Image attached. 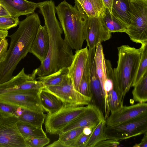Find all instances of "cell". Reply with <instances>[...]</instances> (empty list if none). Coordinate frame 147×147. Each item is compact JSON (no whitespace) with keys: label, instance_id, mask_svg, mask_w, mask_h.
Masks as SVG:
<instances>
[{"label":"cell","instance_id":"cell-21","mask_svg":"<svg viewBox=\"0 0 147 147\" xmlns=\"http://www.w3.org/2000/svg\"><path fill=\"white\" fill-rule=\"evenodd\" d=\"M39 97L42 107L48 113L56 112L64 104L57 97L44 88L40 92Z\"/></svg>","mask_w":147,"mask_h":147},{"label":"cell","instance_id":"cell-16","mask_svg":"<svg viewBox=\"0 0 147 147\" xmlns=\"http://www.w3.org/2000/svg\"><path fill=\"white\" fill-rule=\"evenodd\" d=\"M89 49L88 46L76 51L70 65L68 67V75L71 77L74 87L78 91L80 82L88 62Z\"/></svg>","mask_w":147,"mask_h":147},{"label":"cell","instance_id":"cell-24","mask_svg":"<svg viewBox=\"0 0 147 147\" xmlns=\"http://www.w3.org/2000/svg\"><path fill=\"white\" fill-rule=\"evenodd\" d=\"M46 115L44 112L24 109L18 120L39 128H42Z\"/></svg>","mask_w":147,"mask_h":147},{"label":"cell","instance_id":"cell-39","mask_svg":"<svg viewBox=\"0 0 147 147\" xmlns=\"http://www.w3.org/2000/svg\"><path fill=\"white\" fill-rule=\"evenodd\" d=\"M90 136V135H86L83 133L78 140L75 147H86Z\"/></svg>","mask_w":147,"mask_h":147},{"label":"cell","instance_id":"cell-26","mask_svg":"<svg viewBox=\"0 0 147 147\" xmlns=\"http://www.w3.org/2000/svg\"><path fill=\"white\" fill-rule=\"evenodd\" d=\"M82 7L88 18L100 17L106 9L102 0H84Z\"/></svg>","mask_w":147,"mask_h":147},{"label":"cell","instance_id":"cell-44","mask_svg":"<svg viewBox=\"0 0 147 147\" xmlns=\"http://www.w3.org/2000/svg\"><path fill=\"white\" fill-rule=\"evenodd\" d=\"M84 0H74L75 5L74 6L77 9L82 11L83 9L82 5Z\"/></svg>","mask_w":147,"mask_h":147},{"label":"cell","instance_id":"cell-28","mask_svg":"<svg viewBox=\"0 0 147 147\" xmlns=\"http://www.w3.org/2000/svg\"><path fill=\"white\" fill-rule=\"evenodd\" d=\"M134 87L132 94L134 100L140 103L147 102V72Z\"/></svg>","mask_w":147,"mask_h":147},{"label":"cell","instance_id":"cell-34","mask_svg":"<svg viewBox=\"0 0 147 147\" xmlns=\"http://www.w3.org/2000/svg\"><path fill=\"white\" fill-rule=\"evenodd\" d=\"M24 109L0 100V112L7 115L18 117Z\"/></svg>","mask_w":147,"mask_h":147},{"label":"cell","instance_id":"cell-27","mask_svg":"<svg viewBox=\"0 0 147 147\" xmlns=\"http://www.w3.org/2000/svg\"><path fill=\"white\" fill-rule=\"evenodd\" d=\"M17 125L20 133L24 140L30 138L47 137L42 128H38L18 120Z\"/></svg>","mask_w":147,"mask_h":147},{"label":"cell","instance_id":"cell-25","mask_svg":"<svg viewBox=\"0 0 147 147\" xmlns=\"http://www.w3.org/2000/svg\"><path fill=\"white\" fill-rule=\"evenodd\" d=\"M100 18L103 24L111 33L115 32H126L127 30L126 26L114 16L107 8H106L104 13Z\"/></svg>","mask_w":147,"mask_h":147},{"label":"cell","instance_id":"cell-46","mask_svg":"<svg viewBox=\"0 0 147 147\" xmlns=\"http://www.w3.org/2000/svg\"><path fill=\"white\" fill-rule=\"evenodd\" d=\"M5 116H7V115H6L4 114H3L2 113H1L0 112V119L3 117Z\"/></svg>","mask_w":147,"mask_h":147},{"label":"cell","instance_id":"cell-37","mask_svg":"<svg viewBox=\"0 0 147 147\" xmlns=\"http://www.w3.org/2000/svg\"><path fill=\"white\" fill-rule=\"evenodd\" d=\"M8 46L7 40L6 38H2L0 42V65L5 59Z\"/></svg>","mask_w":147,"mask_h":147},{"label":"cell","instance_id":"cell-42","mask_svg":"<svg viewBox=\"0 0 147 147\" xmlns=\"http://www.w3.org/2000/svg\"><path fill=\"white\" fill-rule=\"evenodd\" d=\"M9 16H11L9 13L0 3V17Z\"/></svg>","mask_w":147,"mask_h":147},{"label":"cell","instance_id":"cell-31","mask_svg":"<svg viewBox=\"0 0 147 147\" xmlns=\"http://www.w3.org/2000/svg\"><path fill=\"white\" fill-rule=\"evenodd\" d=\"M141 55L136 76L131 85L134 87L147 72V43L141 44Z\"/></svg>","mask_w":147,"mask_h":147},{"label":"cell","instance_id":"cell-1","mask_svg":"<svg viewBox=\"0 0 147 147\" xmlns=\"http://www.w3.org/2000/svg\"><path fill=\"white\" fill-rule=\"evenodd\" d=\"M54 2L52 0L41 2L38 8L44 18L49 38L48 52L45 59L37 68V76L42 77L68 67L73 60L72 49L62 37L63 30L56 18Z\"/></svg>","mask_w":147,"mask_h":147},{"label":"cell","instance_id":"cell-19","mask_svg":"<svg viewBox=\"0 0 147 147\" xmlns=\"http://www.w3.org/2000/svg\"><path fill=\"white\" fill-rule=\"evenodd\" d=\"M84 127L72 129L60 133L59 139L46 146L47 147H75L76 142Z\"/></svg>","mask_w":147,"mask_h":147},{"label":"cell","instance_id":"cell-3","mask_svg":"<svg viewBox=\"0 0 147 147\" xmlns=\"http://www.w3.org/2000/svg\"><path fill=\"white\" fill-rule=\"evenodd\" d=\"M55 8L64 33V40L72 49H81L85 40L83 29L88 16L83 10L77 9L65 0Z\"/></svg>","mask_w":147,"mask_h":147},{"label":"cell","instance_id":"cell-41","mask_svg":"<svg viewBox=\"0 0 147 147\" xmlns=\"http://www.w3.org/2000/svg\"><path fill=\"white\" fill-rule=\"evenodd\" d=\"M106 8L111 13V10L113 0H102ZM112 14V13H111Z\"/></svg>","mask_w":147,"mask_h":147},{"label":"cell","instance_id":"cell-7","mask_svg":"<svg viewBox=\"0 0 147 147\" xmlns=\"http://www.w3.org/2000/svg\"><path fill=\"white\" fill-rule=\"evenodd\" d=\"M147 131V114L134 120L113 125H106L107 139L122 140L144 134Z\"/></svg>","mask_w":147,"mask_h":147},{"label":"cell","instance_id":"cell-4","mask_svg":"<svg viewBox=\"0 0 147 147\" xmlns=\"http://www.w3.org/2000/svg\"><path fill=\"white\" fill-rule=\"evenodd\" d=\"M117 66L113 69L117 86L124 98L134 79L141 55L140 47L123 45L117 48Z\"/></svg>","mask_w":147,"mask_h":147},{"label":"cell","instance_id":"cell-29","mask_svg":"<svg viewBox=\"0 0 147 147\" xmlns=\"http://www.w3.org/2000/svg\"><path fill=\"white\" fill-rule=\"evenodd\" d=\"M68 72V67H63L51 74L38 77L36 79L41 81L44 87L57 86L61 83L65 76Z\"/></svg>","mask_w":147,"mask_h":147},{"label":"cell","instance_id":"cell-30","mask_svg":"<svg viewBox=\"0 0 147 147\" xmlns=\"http://www.w3.org/2000/svg\"><path fill=\"white\" fill-rule=\"evenodd\" d=\"M106 126L105 120L103 119L99 122L92 131L86 147H95L98 143L107 139L104 134Z\"/></svg>","mask_w":147,"mask_h":147},{"label":"cell","instance_id":"cell-35","mask_svg":"<svg viewBox=\"0 0 147 147\" xmlns=\"http://www.w3.org/2000/svg\"><path fill=\"white\" fill-rule=\"evenodd\" d=\"M18 17L9 16L0 17V30L7 31L8 30L17 26L20 21Z\"/></svg>","mask_w":147,"mask_h":147},{"label":"cell","instance_id":"cell-5","mask_svg":"<svg viewBox=\"0 0 147 147\" xmlns=\"http://www.w3.org/2000/svg\"><path fill=\"white\" fill-rule=\"evenodd\" d=\"M131 21L126 33L136 43H147V0H129Z\"/></svg>","mask_w":147,"mask_h":147},{"label":"cell","instance_id":"cell-40","mask_svg":"<svg viewBox=\"0 0 147 147\" xmlns=\"http://www.w3.org/2000/svg\"><path fill=\"white\" fill-rule=\"evenodd\" d=\"M134 147H147V131L144 134V136L141 142L139 144H136Z\"/></svg>","mask_w":147,"mask_h":147},{"label":"cell","instance_id":"cell-9","mask_svg":"<svg viewBox=\"0 0 147 147\" xmlns=\"http://www.w3.org/2000/svg\"><path fill=\"white\" fill-rule=\"evenodd\" d=\"M40 90H18L10 92L0 95V100L24 109L44 112L39 97Z\"/></svg>","mask_w":147,"mask_h":147},{"label":"cell","instance_id":"cell-23","mask_svg":"<svg viewBox=\"0 0 147 147\" xmlns=\"http://www.w3.org/2000/svg\"><path fill=\"white\" fill-rule=\"evenodd\" d=\"M107 79L103 85L102 91L104 98V119L105 120L109 116L110 112L107 100V96L109 92L114 87L113 81L115 78L113 69L110 61L105 59Z\"/></svg>","mask_w":147,"mask_h":147},{"label":"cell","instance_id":"cell-2","mask_svg":"<svg viewBox=\"0 0 147 147\" xmlns=\"http://www.w3.org/2000/svg\"><path fill=\"white\" fill-rule=\"evenodd\" d=\"M40 21L36 13L20 22L18 28L9 35L11 41L4 61L0 65V84L10 80L18 65L29 52Z\"/></svg>","mask_w":147,"mask_h":147},{"label":"cell","instance_id":"cell-14","mask_svg":"<svg viewBox=\"0 0 147 147\" xmlns=\"http://www.w3.org/2000/svg\"><path fill=\"white\" fill-rule=\"evenodd\" d=\"M88 63L89 69L90 87L92 97L91 101L103 113L104 112V98L100 82L96 73L94 61L95 49H89Z\"/></svg>","mask_w":147,"mask_h":147},{"label":"cell","instance_id":"cell-6","mask_svg":"<svg viewBox=\"0 0 147 147\" xmlns=\"http://www.w3.org/2000/svg\"><path fill=\"white\" fill-rule=\"evenodd\" d=\"M89 104L86 106L64 104L56 112L48 113L45 119L47 133L51 135H59L66 126L84 113Z\"/></svg>","mask_w":147,"mask_h":147},{"label":"cell","instance_id":"cell-18","mask_svg":"<svg viewBox=\"0 0 147 147\" xmlns=\"http://www.w3.org/2000/svg\"><path fill=\"white\" fill-rule=\"evenodd\" d=\"M49 45V38L45 25L40 24L32 42L29 52L42 63L47 55Z\"/></svg>","mask_w":147,"mask_h":147},{"label":"cell","instance_id":"cell-10","mask_svg":"<svg viewBox=\"0 0 147 147\" xmlns=\"http://www.w3.org/2000/svg\"><path fill=\"white\" fill-rule=\"evenodd\" d=\"M36 76V69L28 74L23 68L10 80L0 84V95L18 90H41L44 86L41 81L35 80Z\"/></svg>","mask_w":147,"mask_h":147},{"label":"cell","instance_id":"cell-15","mask_svg":"<svg viewBox=\"0 0 147 147\" xmlns=\"http://www.w3.org/2000/svg\"><path fill=\"white\" fill-rule=\"evenodd\" d=\"M103 119V113L98 107L93 104L90 103L87 110L65 127L60 133L76 128L96 126Z\"/></svg>","mask_w":147,"mask_h":147},{"label":"cell","instance_id":"cell-45","mask_svg":"<svg viewBox=\"0 0 147 147\" xmlns=\"http://www.w3.org/2000/svg\"><path fill=\"white\" fill-rule=\"evenodd\" d=\"M8 32L0 30V38H6L8 36Z\"/></svg>","mask_w":147,"mask_h":147},{"label":"cell","instance_id":"cell-20","mask_svg":"<svg viewBox=\"0 0 147 147\" xmlns=\"http://www.w3.org/2000/svg\"><path fill=\"white\" fill-rule=\"evenodd\" d=\"M111 12L127 28L131 21L129 0H113Z\"/></svg>","mask_w":147,"mask_h":147},{"label":"cell","instance_id":"cell-13","mask_svg":"<svg viewBox=\"0 0 147 147\" xmlns=\"http://www.w3.org/2000/svg\"><path fill=\"white\" fill-rule=\"evenodd\" d=\"M147 114V102L128 106H123L119 110L111 113L106 119V125H113L127 122Z\"/></svg>","mask_w":147,"mask_h":147},{"label":"cell","instance_id":"cell-38","mask_svg":"<svg viewBox=\"0 0 147 147\" xmlns=\"http://www.w3.org/2000/svg\"><path fill=\"white\" fill-rule=\"evenodd\" d=\"M120 144L119 141L107 139L98 143L95 147H117Z\"/></svg>","mask_w":147,"mask_h":147},{"label":"cell","instance_id":"cell-43","mask_svg":"<svg viewBox=\"0 0 147 147\" xmlns=\"http://www.w3.org/2000/svg\"><path fill=\"white\" fill-rule=\"evenodd\" d=\"M96 126H93L84 127L83 130V133L86 135H90Z\"/></svg>","mask_w":147,"mask_h":147},{"label":"cell","instance_id":"cell-8","mask_svg":"<svg viewBox=\"0 0 147 147\" xmlns=\"http://www.w3.org/2000/svg\"><path fill=\"white\" fill-rule=\"evenodd\" d=\"M43 88L55 95L65 104L83 106L88 105L91 101V98L82 95L75 89L68 74L65 76L59 84L45 86Z\"/></svg>","mask_w":147,"mask_h":147},{"label":"cell","instance_id":"cell-33","mask_svg":"<svg viewBox=\"0 0 147 147\" xmlns=\"http://www.w3.org/2000/svg\"><path fill=\"white\" fill-rule=\"evenodd\" d=\"M108 104L111 113L120 109L123 106L124 99L113 88L108 93Z\"/></svg>","mask_w":147,"mask_h":147},{"label":"cell","instance_id":"cell-12","mask_svg":"<svg viewBox=\"0 0 147 147\" xmlns=\"http://www.w3.org/2000/svg\"><path fill=\"white\" fill-rule=\"evenodd\" d=\"M85 40L89 49L95 48L99 42L109 40L111 33L103 24L100 17L88 18L83 29Z\"/></svg>","mask_w":147,"mask_h":147},{"label":"cell","instance_id":"cell-11","mask_svg":"<svg viewBox=\"0 0 147 147\" xmlns=\"http://www.w3.org/2000/svg\"><path fill=\"white\" fill-rule=\"evenodd\" d=\"M18 120L12 115L0 119V147H27L17 126Z\"/></svg>","mask_w":147,"mask_h":147},{"label":"cell","instance_id":"cell-32","mask_svg":"<svg viewBox=\"0 0 147 147\" xmlns=\"http://www.w3.org/2000/svg\"><path fill=\"white\" fill-rule=\"evenodd\" d=\"M78 91L82 95L92 98L89 78L88 62L86 67L79 84Z\"/></svg>","mask_w":147,"mask_h":147},{"label":"cell","instance_id":"cell-22","mask_svg":"<svg viewBox=\"0 0 147 147\" xmlns=\"http://www.w3.org/2000/svg\"><path fill=\"white\" fill-rule=\"evenodd\" d=\"M94 61L96 73L102 90L103 85L107 78L105 58L101 42L98 43L95 48Z\"/></svg>","mask_w":147,"mask_h":147},{"label":"cell","instance_id":"cell-36","mask_svg":"<svg viewBox=\"0 0 147 147\" xmlns=\"http://www.w3.org/2000/svg\"><path fill=\"white\" fill-rule=\"evenodd\" d=\"M24 140L27 147H43L48 144L50 141L47 137L30 138Z\"/></svg>","mask_w":147,"mask_h":147},{"label":"cell","instance_id":"cell-47","mask_svg":"<svg viewBox=\"0 0 147 147\" xmlns=\"http://www.w3.org/2000/svg\"><path fill=\"white\" fill-rule=\"evenodd\" d=\"M2 38H0V42H1Z\"/></svg>","mask_w":147,"mask_h":147},{"label":"cell","instance_id":"cell-17","mask_svg":"<svg viewBox=\"0 0 147 147\" xmlns=\"http://www.w3.org/2000/svg\"><path fill=\"white\" fill-rule=\"evenodd\" d=\"M0 3L11 16L16 18L34 13L40 2L35 3L27 0H0Z\"/></svg>","mask_w":147,"mask_h":147}]
</instances>
